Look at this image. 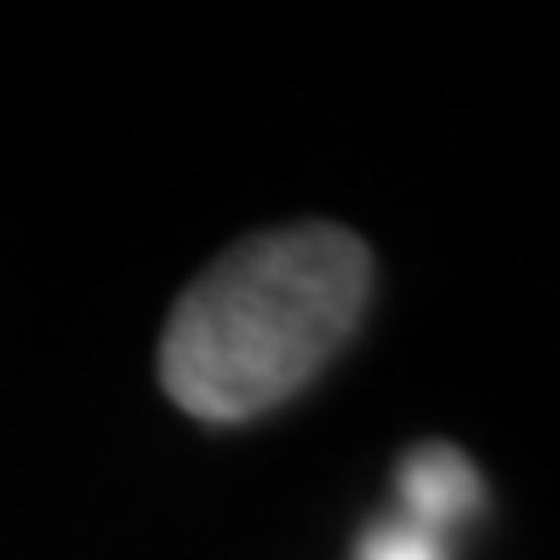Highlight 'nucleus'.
Returning a JSON list of instances; mask_svg holds the SVG:
<instances>
[{
  "instance_id": "f257e3e1",
  "label": "nucleus",
  "mask_w": 560,
  "mask_h": 560,
  "mask_svg": "<svg viewBox=\"0 0 560 560\" xmlns=\"http://www.w3.org/2000/svg\"><path fill=\"white\" fill-rule=\"evenodd\" d=\"M372 292V252L343 223L246 235L172 303L161 389L200 423H246L292 400L354 338Z\"/></svg>"
},
{
  "instance_id": "f03ea898",
  "label": "nucleus",
  "mask_w": 560,
  "mask_h": 560,
  "mask_svg": "<svg viewBox=\"0 0 560 560\" xmlns=\"http://www.w3.org/2000/svg\"><path fill=\"white\" fill-rule=\"evenodd\" d=\"M400 509L395 515L418 521L423 532H435V538H452V526H464L487 487H480V469L469 464L457 446L446 441H423L400 457Z\"/></svg>"
},
{
  "instance_id": "7ed1b4c3",
  "label": "nucleus",
  "mask_w": 560,
  "mask_h": 560,
  "mask_svg": "<svg viewBox=\"0 0 560 560\" xmlns=\"http://www.w3.org/2000/svg\"><path fill=\"white\" fill-rule=\"evenodd\" d=\"M349 560H446V538L423 532L418 521H406V515H384V521H372L361 538H354Z\"/></svg>"
}]
</instances>
